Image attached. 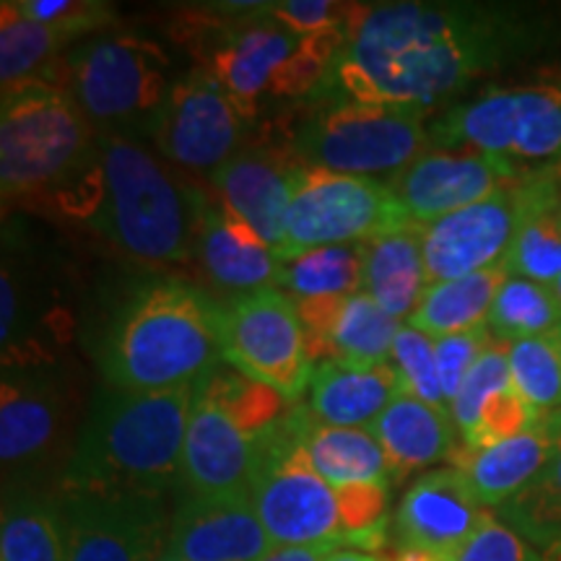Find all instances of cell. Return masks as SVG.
<instances>
[{
    "mask_svg": "<svg viewBox=\"0 0 561 561\" xmlns=\"http://www.w3.org/2000/svg\"><path fill=\"white\" fill-rule=\"evenodd\" d=\"M203 70L221 83L244 121H255L265 100H294L312 94L346 42L348 32L294 34L268 16L208 21L191 32Z\"/></svg>",
    "mask_w": 561,
    "mask_h": 561,
    "instance_id": "5",
    "label": "cell"
},
{
    "mask_svg": "<svg viewBox=\"0 0 561 561\" xmlns=\"http://www.w3.org/2000/svg\"><path fill=\"white\" fill-rule=\"evenodd\" d=\"M289 140L299 164L382 182H392L432 149L421 110L343 96H320Z\"/></svg>",
    "mask_w": 561,
    "mask_h": 561,
    "instance_id": "7",
    "label": "cell"
},
{
    "mask_svg": "<svg viewBox=\"0 0 561 561\" xmlns=\"http://www.w3.org/2000/svg\"><path fill=\"white\" fill-rule=\"evenodd\" d=\"M167 549L185 561H257L273 541L250 494L180 496Z\"/></svg>",
    "mask_w": 561,
    "mask_h": 561,
    "instance_id": "18",
    "label": "cell"
},
{
    "mask_svg": "<svg viewBox=\"0 0 561 561\" xmlns=\"http://www.w3.org/2000/svg\"><path fill=\"white\" fill-rule=\"evenodd\" d=\"M96 136L68 89L47 81L3 89L0 185L5 203L68 187L94 157Z\"/></svg>",
    "mask_w": 561,
    "mask_h": 561,
    "instance_id": "6",
    "label": "cell"
},
{
    "mask_svg": "<svg viewBox=\"0 0 561 561\" xmlns=\"http://www.w3.org/2000/svg\"><path fill=\"white\" fill-rule=\"evenodd\" d=\"M221 356L237 371L280 392L301 396L312 380V356L297 301L276 286L240 294L219 312Z\"/></svg>",
    "mask_w": 561,
    "mask_h": 561,
    "instance_id": "11",
    "label": "cell"
},
{
    "mask_svg": "<svg viewBox=\"0 0 561 561\" xmlns=\"http://www.w3.org/2000/svg\"><path fill=\"white\" fill-rule=\"evenodd\" d=\"M354 13L348 5L328 3V0H284V3H271L268 16L278 21L280 26L294 34H331L348 32Z\"/></svg>",
    "mask_w": 561,
    "mask_h": 561,
    "instance_id": "40",
    "label": "cell"
},
{
    "mask_svg": "<svg viewBox=\"0 0 561 561\" xmlns=\"http://www.w3.org/2000/svg\"><path fill=\"white\" fill-rule=\"evenodd\" d=\"M16 5L24 16L42 21V24H60V21L89 16L102 3H81V0H16Z\"/></svg>",
    "mask_w": 561,
    "mask_h": 561,
    "instance_id": "41",
    "label": "cell"
},
{
    "mask_svg": "<svg viewBox=\"0 0 561 561\" xmlns=\"http://www.w3.org/2000/svg\"><path fill=\"white\" fill-rule=\"evenodd\" d=\"M517 193L520 224L504 268L510 276L553 286L561 276V164L525 174Z\"/></svg>",
    "mask_w": 561,
    "mask_h": 561,
    "instance_id": "25",
    "label": "cell"
},
{
    "mask_svg": "<svg viewBox=\"0 0 561 561\" xmlns=\"http://www.w3.org/2000/svg\"><path fill=\"white\" fill-rule=\"evenodd\" d=\"M198 385L164 392L104 390L62 468V494L164 500L167 491L180 489Z\"/></svg>",
    "mask_w": 561,
    "mask_h": 561,
    "instance_id": "3",
    "label": "cell"
},
{
    "mask_svg": "<svg viewBox=\"0 0 561 561\" xmlns=\"http://www.w3.org/2000/svg\"><path fill=\"white\" fill-rule=\"evenodd\" d=\"M517 224L520 193L515 185L419 227L430 286L504 265Z\"/></svg>",
    "mask_w": 561,
    "mask_h": 561,
    "instance_id": "16",
    "label": "cell"
},
{
    "mask_svg": "<svg viewBox=\"0 0 561 561\" xmlns=\"http://www.w3.org/2000/svg\"><path fill=\"white\" fill-rule=\"evenodd\" d=\"M450 419L468 450L515 437L543 419L512 385L507 343L494 341L483 351L450 405Z\"/></svg>",
    "mask_w": 561,
    "mask_h": 561,
    "instance_id": "23",
    "label": "cell"
},
{
    "mask_svg": "<svg viewBox=\"0 0 561 561\" xmlns=\"http://www.w3.org/2000/svg\"><path fill=\"white\" fill-rule=\"evenodd\" d=\"M328 561H382L380 557H375V553H367L362 549H348V546H335L331 557Z\"/></svg>",
    "mask_w": 561,
    "mask_h": 561,
    "instance_id": "44",
    "label": "cell"
},
{
    "mask_svg": "<svg viewBox=\"0 0 561 561\" xmlns=\"http://www.w3.org/2000/svg\"><path fill=\"white\" fill-rule=\"evenodd\" d=\"M375 434L388 455L392 481H401L413 471L450 460L455 453V424L450 413L434 409L413 396H396L380 416L371 421Z\"/></svg>",
    "mask_w": 561,
    "mask_h": 561,
    "instance_id": "28",
    "label": "cell"
},
{
    "mask_svg": "<svg viewBox=\"0 0 561 561\" xmlns=\"http://www.w3.org/2000/svg\"><path fill=\"white\" fill-rule=\"evenodd\" d=\"M248 121L206 70L172 81L151 136L172 164L187 172H216L240 153Z\"/></svg>",
    "mask_w": 561,
    "mask_h": 561,
    "instance_id": "13",
    "label": "cell"
},
{
    "mask_svg": "<svg viewBox=\"0 0 561 561\" xmlns=\"http://www.w3.org/2000/svg\"><path fill=\"white\" fill-rule=\"evenodd\" d=\"M305 409L291 405L255 445L250 500L273 546L346 541L339 491L314 471L305 439Z\"/></svg>",
    "mask_w": 561,
    "mask_h": 561,
    "instance_id": "9",
    "label": "cell"
},
{
    "mask_svg": "<svg viewBox=\"0 0 561 561\" xmlns=\"http://www.w3.org/2000/svg\"><path fill=\"white\" fill-rule=\"evenodd\" d=\"M494 343L489 325L473 328L466 333H453L434 339V356H437V371H439V385L445 392L447 409H450L455 398L466 382V377L471 375L476 362L481 359L483 351Z\"/></svg>",
    "mask_w": 561,
    "mask_h": 561,
    "instance_id": "38",
    "label": "cell"
},
{
    "mask_svg": "<svg viewBox=\"0 0 561 561\" xmlns=\"http://www.w3.org/2000/svg\"><path fill=\"white\" fill-rule=\"evenodd\" d=\"M496 517L523 536L533 549L546 551L561 541V453L530 486L496 510Z\"/></svg>",
    "mask_w": 561,
    "mask_h": 561,
    "instance_id": "36",
    "label": "cell"
},
{
    "mask_svg": "<svg viewBox=\"0 0 561 561\" xmlns=\"http://www.w3.org/2000/svg\"><path fill=\"white\" fill-rule=\"evenodd\" d=\"M219 312L221 307L182 278L138 286L102 339L104 380L125 392H164L206 380L221 356Z\"/></svg>",
    "mask_w": 561,
    "mask_h": 561,
    "instance_id": "4",
    "label": "cell"
},
{
    "mask_svg": "<svg viewBox=\"0 0 561 561\" xmlns=\"http://www.w3.org/2000/svg\"><path fill=\"white\" fill-rule=\"evenodd\" d=\"M159 561H185V559H180V557H174V553L167 549L164 553H161V559Z\"/></svg>",
    "mask_w": 561,
    "mask_h": 561,
    "instance_id": "47",
    "label": "cell"
},
{
    "mask_svg": "<svg viewBox=\"0 0 561 561\" xmlns=\"http://www.w3.org/2000/svg\"><path fill=\"white\" fill-rule=\"evenodd\" d=\"M455 561H541V553L504 525L496 512H486Z\"/></svg>",
    "mask_w": 561,
    "mask_h": 561,
    "instance_id": "39",
    "label": "cell"
},
{
    "mask_svg": "<svg viewBox=\"0 0 561 561\" xmlns=\"http://www.w3.org/2000/svg\"><path fill=\"white\" fill-rule=\"evenodd\" d=\"M396 396L401 382L390 364L325 362L312 371L307 409L320 424L369 430Z\"/></svg>",
    "mask_w": 561,
    "mask_h": 561,
    "instance_id": "26",
    "label": "cell"
},
{
    "mask_svg": "<svg viewBox=\"0 0 561 561\" xmlns=\"http://www.w3.org/2000/svg\"><path fill=\"white\" fill-rule=\"evenodd\" d=\"M0 561H66L60 504L30 491L5 494Z\"/></svg>",
    "mask_w": 561,
    "mask_h": 561,
    "instance_id": "33",
    "label": "cell"
},
{
    "mask_svg": "<svg viewBox=\"0 0 561 561\" xmlns=\"http://www.w3.org/2000/svg\"><path fill=\"white\" fill-rule=\"evenodd\" d=\"M195 250L216 286L237 294L276 286L278 255L250 224L201 191H195Z\"/></svg>",
    "mask_w": 561,
    "mask_h": 561,
    "instance_id": "24",
    "label": "cell"
},
{
    "mask_svg": "<svg viewBox=\"0 0 561 561\" xmlns=\"http://www.w3.org/2000/svg\"><path fill=\"white\" fill-rule=\"evenodd\" d=\"M297 310L314 367L325 362L390 364L392 343L405 325L364 291L297 301Z\"/></svg>",
    "mask_w": 561,
    "mask_h": 561,
    "instance_id": "19",
    "label": "cell"
},
{
    "mask_svg": "<svg viewBox=\"0 0 561 561\" xmlns=\"http://www.w3.org/2000/svg\"><path fill=\"white\" fill-rule=\"evenodd\" d=\"M66 89L102 136L151 133L170 94V55L136 34H94L66 53Z\"/></svg>",
    "mask_w": 561,
    "mask_h": 561,
    "instance_id": "8",
    "label": "cell"
},
{
    "mask_svg": "<svg viewBox=\"0 0 561 561\" xmlns=\"http://www.w3.org/2000/svg\"><path fill=\"white\" fill-rule=\"evenodd\" d=\"M520 32L507 11L486 5H364L312 94L424 112L507 58Z\"/></svg>",
    "mask_w": 561,
    "mask_h": 561,
    "instance_id": "1",
    "label": "cell"
},
{
    "mask_svg": "<svg viewBox=\"0 0 561 561\" xmlns=\"http://www.w3.org/2000/svg\"><path fill=\"white\" fill-rule=\"evenodd\" d=\"M294 167L297 161L280 151L252 146L208 174L210 187L224 206L250 224L276 255L286 248Z\"/></svg>",
    "mask_w": 561,
    "mask_h": 561,
    "instance_id": "21",
    "label": "cell"
},
{
    "mask_svg": "<svg viewBox=\"0 0 561 561\" xmlns=\"http://www.w3.org/2000/svg\"><path fill=\"white\" fill-rule=\"evenodd\" d=\"M486 512L458 468H439L405 491L392 523V538L396 543L455 559Z\"/></svg>",
    "mask_w": 561,
    "mask_h": 561,
    "instance_id": "20",
    "label": "cell"
},
{
    "mask_svg": "<svg viewBox=\"0 0 561 561\" xmlns=\"http://www.w3.org/2000/svg\"><path fill=\"white\" fill-rule=\"evenodd\" d=\"M50 364L3 369L0 385V460L5 479L30 476L58 445L68 398Z\"/></svg>",
    "mask_w": 561,
    "mask_h": 561,
    "instance_id": "17",
    "label": "cell"
},
{
    "mask_svg": "<svg viewBox=\"0 0 561 561\" xmlns=\"http://www.w3.org/2000/svg\"><path fill=\"white\" fill-rule=\"evenodd\" d=\"M561 453V409L546 413L530 430L483 450L455 447L450 466L468 481L483 510H500L541 476Z\"/></svg>",
    "mask_w": 561,
    "mask_h": 561,
    "instance_id": "22",
    "label": "cell"
},
{
    "mask_svg": "<svg viewBox=\"0 0 561 561\" xmlns=\"http://www.w3.org/2000/svg\"><path fill=\"white\" fill-rule=\"evenodd\" d=\"M541 561H561V541L541 551Z\"/></svg>",
    "mask_w": 561,
    "mask_h": 561,
    "instance_id": "45",
    "label": "cell"
},
{
    "mask_svg": "<svg viewBox=\"0 0 561 561\" xmlns=\"http://www.w3.org/2000/svg\"><path fill=\"white\" fill-rule=\"evenodd\" d=\"M401 227H409V219L390 182L297 161L291 174L286 248L280 255L335 244H364Z\"/></svg>",
    "mask_w": 561,
    "mask_h": 561,
    "instance_id": "10",
    "label": "cell"
},
{
    "mask_svg": "<svg viewBox=\"0 0 561 561\" xmlns=\"http://www.w3.org/2000/svg\"><path fill=\"white\" fill-rule=\"evenodd\" d=\"M426 286H430V278H426L416 224L364 242L362 291L369 294L392 318L409 322Z\"/></svg>",
    "mask_w": 561,
    "mask_h": 561,
    "instance_id": "29",
    "label": "cell"
},
{
    "mask_svg": "<svg viewBox=\"0 0 561 561\" xmlns=\"http://www.w3.org/2000/svg\"><path fill=\"white\" fill-rule=\"evenodd\" d=\"M62 206L117 250L146 265L185 263L195 250V187L125 136H96L89 167L62 187Z\"/></svg>",
    "mask_w": 561,
    "mask_h": 561,
    "instance_id": "2",
    "label": "cell"
},
{
    "mask_svg": "<svg viewBox=\"0 0 561 561\" xmlns=\"http://www.w3.org/2000/svg\"><path fill=\"white\" fill-rule=\"evenodd\" d=\"M66 561H159L172 515L157 496L62 494Z\"/></svg>",
    "mask_w": 561,
    "mask_h": 561,
    "instance_id": "14",
    "label": "cell"
},
{
    "mask_svg": "<svg viewBox=\"0 0 561 561\" xmlns=\"http://www.w3.org/2000/svg\"><path fill=\"white\" fill-rule=\"evenodd\" d=\"M486 325L494 341L512 343L533 339L561 328V307L551 286L507 276L491 305Z\"/></svg>",
    "mask_w": 561,
    "mask_h": 561,
    "instance_id": "34",
    "label": "cell"
},
{
    "mask_svg": "<svg viewBox=\"0 0 561 561\" xmlns=\"http://www.w3.org/2000/svg\"><path fill=\"white\" fill-rule=\"evenodd\" d=\"M507 276V268L496 265V268L471 273V276L426 286L416 312L409 318V325L432 339L483 328Z\"/></svg>",
    "mask_w": 561,
    "mask_h": 561,
    "instance_id": "31",
    "label": "cell"
},
{
    "mask_svg": "<svg viewBox=\"0 0 561 561\" xmlns=\"http://www.w3.org/2000/svg\"><path fill=\"white\" fill-rule=\"evenodd\" d=\"M335 549V543L318 546H273L263 559L257 561H328Z\"/></svg>",
    "mask_w": 561,
    "mask_h": 561,
    "instance_id": "42",
    "label": "cell"
},
{
    "mask_svg": "<svg viewBox=\"0 0 561 561\" xmlns=\"http://www.w3.org/2000/svg\"><path fill=\"white\" fill-rule=\"evenodd\" d=\"M301 439L310 455L314 471L335 491L354 486H390V462L375 434L369 430L320 424L305 405L301 416Z\"/></svg>",
    "mask_w": 561,
    "mask_h": 561,
    "instance_id": "30",
    "label": "cell"
},
{
    "mask_svg": "<svg viewBox=\"0 0 561 561\" xmlns=\"http://www.w3.org/2000/svg\"><path fill=\"white\" fill-rule=\"evenodd\" d=\"M512 385L541 416L561 409V328L507 343Z\"/></svg>",
    "mask_w": 561,
    "mask_h": 561,
    "instance_id": "35",
    "label": "cell"
},
{
    "mask_svg": "<svg viewBox=\"0 0 561 561\" xmlns=\"http://www.w3.org/2000/svg\"><path fill=\"white\" fill-rule=\"evenodd\" d=\"M551 291H553V297H557V301H559V307H561V276H559V280L557 284L551 286Z\"/></svg>",
    "mask_w": 561,
    "mask_h": 561,
    "instance_id": "46",
    "label": "cell"
},
{
    "mask_svg": "<svg viewBox=\"0 0 561 561\" xmlns=\"http://www.w3.org/2000/svg\"><path fill=\"white\" fill-rule=\"evenodd\" d=\"M0 81L3 89L24 81H37L62 58V47L102 30L112 21L110 5H100L89 16L60 21V24H42L19 11L16 0L0 5ZM83 42V39H81Z\"/></svg>",
    "mask_w": 561,
    "mask_h": 561,
    "instance_id": "27",
    "label": "cell"
},
{
    "mask_svg": "<svg viewBox=\"0 0 561 561\" xmlns=\"http://www.w3.org/2000/svg\"><path fill=\"white\" fill-rule=\"evenodd\" d=\"M525 174L530 172L479 151L430 149L390 185L409 224L424 227L520 185Z\"/></svg>",
    "mask_w": 561,
    "mask_h": 561,
    "instance_id": "15",
    "label": "cell"
},
{
    "mask_svg": "<svg viewBox=\"0 0 561 561\" xmlns=\"http://www.w3.org/2000/svg\"><path fill=\"white\" fill-rule=\"evenodd\" d=\"M382 561H455L442 557V553L426 551V549H416V546H403V543H392L390 549H382Z\"/></svg>",
    "mask_w": 561,
    "mask_h": 561,
    "instance_id": "43",
    "label": "cell"
},
{
    "mask_svg": "<svg viewBox=\"0 0 561 561\" xmlns=\"http://www.w3.org/2000/svg\"><path fill=\"white\" fill-rule=\"evenodd\" d=\"M257 434L216 380H201L187 419L180 496L250 494Z\"/></svg>",
    "mask_w": 561,
    "mask_h": 561,
    "instance_id": "12",
    "label": "cell"
},
{
    "mask_svg": "<svg viewBox=\"0 0 561 561\" xmlns=\"http://www.w3.org/2000/svg\"><path fill=\"white\" fill-rule=\"evenodd\" d=\"M364 244H335L286 252L278 257L276 286L291 299H339L362 291Z\"/></svg>",
    "mask_w": 561,
    "mask_h": 561,
    "instance_id": "32",
    "label": "cell"
},
{
    "mask_svg": "<svg viewBox=\"0 0 561 561\" xmlns=\"http://www.w3.org/2000/svg\"><path fill=\"white\" fill-rule=\"evenodd\" d=\"M390 367L396 369L401 392L419 398V401L434 405L450 413L445 401V392L439 385L437 356H434V339L432 335L416 331L409 322L401 328L396 343H392Z\"/></svg>",
    "mask_w": 561,
    "mask_h": 561,
    "instance_id": "37",
    "label": "cell"
}]
</instances>
